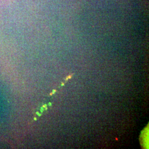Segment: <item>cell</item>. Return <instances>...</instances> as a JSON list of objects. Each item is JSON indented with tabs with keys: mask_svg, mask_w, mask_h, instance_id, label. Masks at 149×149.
I'll list each match as a JSON object with an SVG mask.
<instances>
[{
	"mask_svg": "<svg viewBox=\"0 0 149 149\" xmlns=\"http://www.w3.org/2000/svg\"><path fill=\"white\" fill-rule=\"evenodd\" d=\"M72 74H70L69 76H67V77H66V79H65V81H67L68 80H69L70 79H71V78H72Z\"/></svg>",
	"mask_w": 149,
	"mask_h": 149,
	"instance_id": "cell-1",
	"label": "cell"
},
{
	"mask_svg": "<svg viewBox=\"0 0 149 149\" xmlns=\"http://www.w3.org/2000/svg\"><path fill=\"white\" fill-rule=\"evenodd\" d=\"M56 91L55 90H53V94H54V93H55V92Z\"/></svg>",
	"mask_w": 149,
	"mask_h": 149,
	"instance_id": "cell-2",
	"label": "cell"
},
{
	"mask_svg": "<svg viewBox=\"0 0 149 149\" xmlns=\"http://www.w3.org/2000/svg\"><path fill=\"white\" fill-rule=\"evenodd\" d=\"M61 86H64V83H62V84H61Z\"/></svg>",
	"mask_w": 149,
	"mask_h": 149,
	"instance_id": "cell-3",
	"label": "cell"
}]
</instances>
